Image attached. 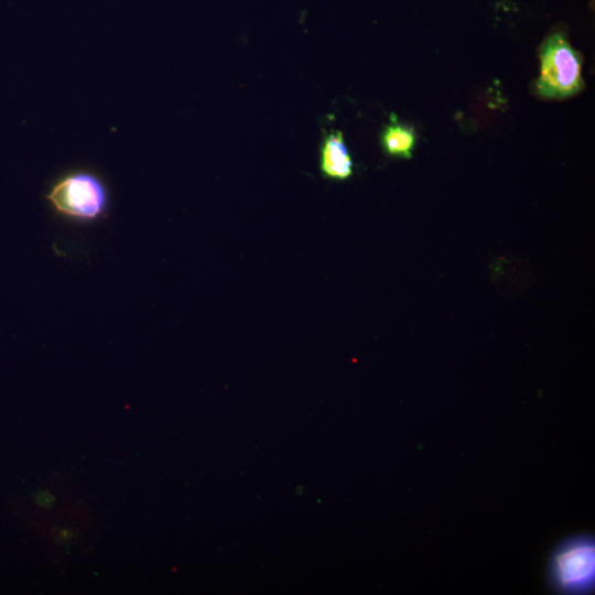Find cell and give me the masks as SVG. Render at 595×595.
Returning a JSON list of instances; mask_svg holds the SVG:
<instances>
[{"label":"cell","instance_id":"obj_2","mask_svg":"<svg viewBox=\"0 0 595 595\" xmlns=\"http://www.w3.org/2000/svg\"><path fill=\"white\" fill-rule=\"evenodd\" d=\"M550 586L562 594H585L594 588L595 544L591 534L580 533L562 540L548 560Z\"/></svg>","mask_w":595,"mask_h":595},{"label":"cell","instance_id":"obj_7","mask_svg":"<svg viewBox=\"0 0 595 595\" xmlns=\"http://www.w3.org/2000/svg\"><path fill=\"white\" fill-rule=\"evenodd\" d=\"M75 538V532L71 528H62L58 530L55 541L60 545L67 547Z\"/></svg>","mask_w":595,"mask_h":595},{"label":"cell","instance_id":"obj_3","mask_svg":"<svg viewBox=\"0 0 595 595\" xmlns=\"http://www.w3.org/2000/svg\"><path fill=\"white\" fill-rule=\"evenodd\" d=\"M46 198L57 213L82 220L100 217L108 206L104 183L88 172L65 175L52 186Z\"/></svg>","mask_w":595,"mask_h":595},{"label":"cell","instance_id":"obj_4","mask_svg":"<svg viewBox=\"0 0 595 595\" xmlns=\"http://www.w3.org/2000/svg\"><path fill=\"white\" fill-rule=\"evenodd\" d=\"M320 171L331 181H346L354 173V162L338 130L325 134L320 149Z\"/></svg>","mask_w":595,"mask_h":595},{"label":"cell","instance_id":"obj_5","mask_svg":"<svg viewBox=\"0 0 595 595\" xmlns=\"http://www.w3.org/2000/svg\"><path fill=\"white\" fill-rule=\"evenodd\" d=\"M415 132L413 128L407 127L392 116L391 122L387 125L381 133L380 143L389 156L410 159L415 145Z\"/></svg>","mask_w":595,"mask_h":595},{"label":"cell","instance_id":"obj_1","mask_svg":"<svg viewBox=\"0 0 595 595\" xmlns=\"http://www.w3.org/2000/svg\"><path fill=\"white\" fill-rule=\"evenodd\" d=\"M540 76L536 93L544 99H565L584 86L582 56L562 33L550 34L539 50Z\"/></svg>","mask_w":595,"mask_h":595},{"label":"cell","instance_id":"obj_6","mask_svg":"<svg viewBox=\"0 0 595 595\" xmlns=\"http://www.w3.org/2000/svg\"><path fill=\"white\" fill-rule=\"evenodd\" d=\"M32 499L36 506L45 510H51L56 502L55 495L47 489H37L32 493Z\"/></svg>","mask_w":595,"mask_h":595}]
</instances>
